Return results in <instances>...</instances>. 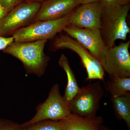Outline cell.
Segmentation results:
<instances>
[{"label": "cell", "mask_w": 130, "mask_h": 130, "mask_svg": "<svg viewBox=\"0 0 130 130\" xmlns=\"http://www.w3.org/2000/svg\"><path fill=\"white\" fill-rule=\"evenodd\" d=\"M14 41V39L12 36L5 37L0 36V50H3Z\"/></svg>", "instance_id": "ffe728a7"}, {"label": "cell", "mask_w": 130, "mask_h": 130, "mask_svg": "<svg viewBox=\"0 0 130 130\" xmlns=\"http://www.w3.org/2000/svg\"><path fill=\"white\" fill-rule=\"evenodd\" d=\"M130 41L118 46H105L103 49L101 62L105 71L110 77L130 76Z\"/></svg>", "instance_id": "5b68a950"}, {"label": "cell", "mask_w": 130, "mask_h": 130, "mask_svg": "<svg viewBox=\"0 0 130 130\" xmlns=\"http://www.w3.org/2000/svg\"><path fill=\"white\" fill-rule=\"evenodd\" d=\"M110 77V80L107 82V89L111 94V98L121 96L130 93V77Z\"/></svg>", "instance_id": "5bb4252c"}, {"label": "cell", "mask_w": 130, "mask_h": 130, "mask_svg": "<svg viewBox=\"0 0 130 130\" xmlns=\"http://www.w3.org/2000/svg\"><path fill=\"white\" fill-rule=\"evenodd\" d=\"M114 109L120 118L130 127V93L118 97L111 98Z\"/></svg>", "instance_id": "9a60e30c"}, {"label": "cell", "mask_w": 130, "mask_h": 130, "mask_svg": "<svg viewBox=\"0 0 130 130\" xmlns=\"http://www.w3.org/2000/svg\"><path fill=\"white\" fill-rule=\"evenodd\" d=\"M104 91L99 82L80 88L69 103L71 113L82 116H95Z\"/></svg>", "instance_id": "52a82bcc"}, {"label": "cell", "mask_w": 130, "mask_h": 130, "mask_svg": "<svg viewBox=\"0 0 130 130\" xmlns=\"http://www.w3.org/2000/svg\"><path fill=\"white\" fill-rule=\"evenodd\" d=\"M81 4V0H46L41 3L33 21L59 19Z\"/></svg>", "instance_id": "8fae6325"}, {"label": "cell", "mask_w": 130, "mask_h": 130, "mask_svg": "<svg viewBox=\"0 0 130 130\" xmlns=\"http://www.w3.org/2000/svg\"><path fill=\"white\" fill-rule=\"evenodd\" d=\"M20 124L9 120L0 118V130H20Z\"/></svg>", "instance_id": "e0dca14e"}, {"label": "cell", "mask_w": 130, "mask_h": 130, "mask_svg": "<svg viewBox=\"0 0 130 130\" xmlns=\"http://www.w3.org/2000/svg\"><path fill=\"white\" fill-rule=\"evenodd\" d=\"M130 9V4L103 7L100 30L106 46H114L118 40H126L130 32L126 22Z\"/></svg>", "instance_id": "7a4b0ae2"}, {"label": "cell", "mask_w": 130, "mask_h": 130, "mask_svg": "<svg viewBox=\"0 0 130 130\" xmlns=\"http://www.w3.org/2000/svg\"><path fill=\"white\" fill-rule=\"evenodd\" d=\"M47 40L27 42L14 41L3 51L19 60L26 72L41 77L44 74L50 60L44 53Z\"/></svg>", "instance_id": "6da1fadb"}, {"label": "cell", "mask_w": 130, "mask_h": 130, "mask_svg": "<svg viewBox=\"0 0 130 130\" xmlns=\"http://www.w3.org/2000/svg\"><path fill=\"white\" fill-rule=\"evenodd\" d=\"M103 8L100 1L81 4L70 13L68 25L82 29H100Z\"/></svg>", "instance_id": "9c48e42d"}, {"label": "cell", "mask_w": 130, "mask_h": 130, "mask_svg": "<svg viewBox=\"0 0 130 130\" xmlns=\"http://www.w3.org/2000/svg\"><path fill=\"white\" fill-rule=\"evenodd\" d=\"M46 1V0H31V1L35 2H37L41 3L43 2L44 1Z\"/></svg>", "instance_id": "603a6c76"}, {"label": "cell", "mask_w": 130, "mask_h": 130, "mask_svg": "<svg viewBox=\"0 0 130 130\" xmlns=\"http://www.w3.org/2000/svg\"><path fill=\"white\" fill-rule=\"evenodd\" d=\"M26 2H30L31 1V0H24Z\"/></svg>", "instance_id": "d4e9b609"}, {"label": "cell", "mask_w": 130, "mask_h": 130, "mask_svg": "<svg viewBox=\"0 0 130 130\" xmlns=\"http://www.w3.org/2000/svg\"><path fill=\"white\" fill-rule=\"evenodd\" d=\"M8 12L6 11L2 6V5L0 3V21L4 18Z\"/></svg>", "instance_id": "44dd1931"}, {"label": "cell", "mask_w": 130, "mask_h": 130, "mask_svg": "<svg viewBox=\"0 0 130 130\" xmlns=\"http://www.w3.org/2000/svg\"><path fill=\"white\" fill-rule=\"evenodd\" d=\"M101 130H109L108 128H106L105 126H103L102 125L101 127Z\"/></svg>", "instance_id": "cb8c5ba5"}, {"label": "cell", "mask_w": 130, "mask_h": 130, "mask_svg": "<svg viewBox=\"0 0 130 130\" xmlns=\"http://www.w3.org/2000/svg\"><path fill=\"white\" fill-rule=\"evenodd\" d=\"M63 31L76 40L96 59L101 61L103 49L106 46L100 29H82L67 25Z\"/></svg>", "instance_id": "30bf717a"}, {"label": "cell", "mask_w": 130, "mask_h": 130, "mask_svg": "<svg viewBox=\"0 0 130 130\" xmlns=\"http://www.w3.org/2000/svg\"><path fill=\"white\" fill-rule=\"evenodd\" d=\"M82 4H86L96 2L99 1L100 0H81Z\"/></svg>", "instance_id": "7402d4cb"}, {"label": "cell", "mask_w": 130, "mask_h": 130, "mask_svg": "<svg viewBox=\"0 0 130 130\" xmlns=\"http://www.w3.org/2000/svg\"><path fill=\"white\" fill-rule=\"evenodd\" d=\"M58 63L60 66L65 71L67 76V85L65 89L63 97L65 101L69 104L78 92L80 88L78 84L77 79L70 66L68 59L64 54L61 55Z\"/></svg>", "instance_id": "4fadbf2b"}, {"label": "cell", "mask_w": 130, "mask_h": 130, "mask_svg": "<svg viewBox=\"0 0 130 130\" xmlns=\"http://www.w3.org/2000/svg\"><path fill=\"white\" fill-rule=\"evenodd\" d=\"M20 130H61L59 120H45L21 128Z\"/></svg>", "instance_id": "2e32d148"}, {"label": "cell", "mask_w": 130, "mask_h": 130, "mask_svg": "<svg viewBox=\"0 0 130 130\" xmlns=\"http://www.w3.org/2000/svg\"><path fill=\"white\" fill-rule=\"evenodd\" d=\"M41 3L24 1L8 12L0 21V36L7 37L32 22Z\"/></svg>", "instance_id": "ba28073f"}, {"label": "cell", "mask_w": 130, "mask_h": 130, "mask_svg": "<svg viewBox=\"0 0 130 130\" xmlns=\"http://www.w3.org/2000/svg\"><path fill=\"white\" fill-rule=\"evenodd\" d=\"M36 111L32 119L20 124L21 129L43 120H61L71 113L69 104L61 95L58 84L51 88L46 100L38 106Z\"/></svg>", "instance_id": "3957f363"}, {"label": "cell", "mask_w": 130, "mask_h": 130, "mask_svg": "<svg viewBox=\"0 0 130 130\" xmlns=\"http://www.w3.org/2000/svg\"><path fill=\"white\" fill-rule=\"evenodd\" d=\"M59 121L61 130H101L103 119L96 115L82 117L71 113Z\"/></svg>", "instance_id": "7c38bea8"}, {"label": "cell", "mask_w": 130, "mask_h": 130, "mask_svg": "<svg viewBox=\"0 0 130 130\" xmlns=\"http://www.w3.org/2000/svg\"><path fill=\"white\" fill-rule=\"evenodd\" d=\"M53 20L37 21L16 31L12 35L14 41L27 42L52 39L68 25L69 14Z\"/></svg>", "instance_id": "277c9868"}, {"label": "cell", "mask_w": 130, "mask_h": 130, "mask_svg": "<svg viewBox=\"0 0 130 130\" xmlns=\"http://www.w3.org/2000/svg\"><path fill=\"white\" fill-rule=\"evenodd\" d=\"M25 1L24 0H0V3L8 12Z\"/></svg>", "instance_id": "ac0fdd59"}, {"label": "cell", "mask_w": 130, "mask_h": 130, "mask_svg": "<svg viewBox=\"0 0 130 130\" xmlns=\"http://www.w3.org/2000/svg\"><path fill=\"white\" fill-rule=\"evenodd\" d=\"M55 50L68 49L77 54L87 72L88 80H103L105 71L101 63L84 47L68 35H60L55 38L53 44Z\"/></svg>", "instance_id": "8992f818"}, {"label": "cell", "mask_w": 130, "mask_h": 130, "mask_svg": "<svg viewBox=\"0 0 130 130\" xmlns=\"http://www.w3.org/2000/svg\"><path fill=\"white\" fill-rule=\"evenodd\" d=\"M103 7L110 6H123L130 4V0H100Z\"/></svg>", "instance_id": "d6986e66"}]
</instances>
